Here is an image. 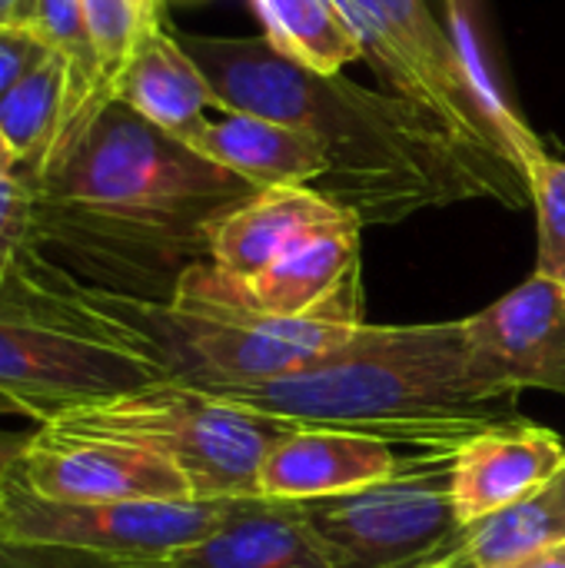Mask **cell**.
<instances>
[{"mask_svg":"<svg viewBox=\"0 0 565 568\" xmlns=\"http://www.w3.org/2000/svg\"><path fill=\"white\" fill-rule=\"evenodd\" d=\"M220 110L286 123L320 143L326 176L313 186L363 226H390L463 200L526 206V176L460 140L436 113L340 73L283 57L266 37L176 33Z\"/></svg>","mask_w":565,"mask_h":568,"instance_id":"6da1fadb","label":"cell"},{"mask_svg":"<svg viewBox=\"0 0 565 568\" xmlns=\"http://www.w3.org/2000/svg\"><path fill=\"white\" fill-rule=\"evenodd\" d=\"M37 183L33 253L83 286L167 303L206 230L256 193L113 100Z\"/></svg>","mask_w":565,"mask_h":568,"instance_id":"7a4b0ae2","label":"cell"},{"mask_svg":"<svg viewBox=\"0 0 565 568\" xmlns=\"http://www.w3.org/2000/svg\"><path fill=\"white\" fill-rule=\"evenodd\" d=\"M230 406L283 429H333L416 453H456L473 436L523 419L519 396L480 383L463 320L360 326L343 346L280 379L220 393Z\"/></svg>","mask_w":565,"mask_h":568,"instance_id":"3957f363","label":"cell"},{"mask_svg":"<svg viewBox=\"0 0 565 568\" xmlns=\"http://www.w3.org/2000/svg\"><path fill=\"white\" fill-rule=\"evenodd\" d=\"M70 296L143 356L163 383L230 393L280 379L343 346L363 326V280L313 316L260 313L236 276L210 260L186 266L167 303L93 290L60 273Z\"/></svg>","mask_w":565,"mask_h":568,"instance_id":"277c9868","label":"cell"},{"mask_svg":"<svg viewBox=\"0 0 565 568\" xmlns=\"http://www.w3.org/2000/svg\"><path fill=\"white\" fill-rule=\"evenodd\" d=\"M163 383L160 373L87 313L37 253L0 286V396L50 423L77 406Z\"/></svg>","mask_w":565,"mask_h":568,"instance_id":"5b68a950","label":"cell"},{"mask_svg":"<svg viewBox=\"0 0 565 568\" xmlns=\"http://www.w3.org/2000/svg\"><path fill=\"white\" fill-rule=\"evenodd\" d=\"M50 423L163 456L186 476L193 499H260V463L283 433L213 393L176 383L87 403Z\"/></svg>","mask_w":565,"mask_h":568,"instance_id":"8992f818","label":"cell"},{"mask_svg":"<svg viewBox=\"0 0 565 568\" xmlns=\"http://www.w3.org/2000/svg\"><path fill=\"white\" fill-rule=\"evenodd\" d=\"M450 473L453 453H416L386 483L300 503V513L336 568H413L463 536Z\"/></svg>","mask_w":565,"mask_h":568,"instance_id":"52a82bcc","label":"cell"},{"mask_svg":"<svg viewBox=\"0 0 565 568\" xmlns=\"http://www.w3.org/2000/svg\"><path fill=\"white\" fill-rule=\"evenodd\" d=\"M240 499L186 503H53L13 469L0 483V539L53 542L113 559L167 562L213 536Z\"/></svg>","mask_w":565,"mask_h":568,"instance_id":"ba28073f","label":"cell"},{"mask_svg":"<svg viewBox=\"0 0 565 568\" xmlns=\"http://www.w3.org/2000/svg\"><path fill=\"white\" fill-rule=\"evenodd\" d=\"M333 3L360 37L373 67H380V73L386 77L393 93L436 113L470 146L513 163L466 80L450 30L430 13L426 0H333Z\"/></svg>","mask_w":565,"mask_h":568,"instance_id":"9c48e42d","label":"cell"},{"mask_svg":"<svg viewBox=\"0 0 565 568\" xmlns=\"http://www.w3.org/2000/svg\"><path fill=\"white\" fill-rule=\"evenodd\" d=\"M20 479L53 503H186V476L163 456L40 423L17 463Z\"/></svg>","mask_w":565,"mask_h":568,"instance_id":"30bf717a","label":"cell"},{"mask_svg":"<svg viewBox=\"0 0 565 568\" xmlns=\"http://www.w3.org/2000/svg\"><path fill=\"white\" fill-rule=\"evenodd\" d=\"M470 369L480 383L565 396V286L533 273L523 286L463 320Z\"/></svg>","mask_w":565,"mask_h":568,"instance_id":"8fae6325","label":"cell"},{"mask_svg":"<svg viewBox=\"0 0 565 568\" xmlns=\"http://www.w3.org/2000/svg\"><path fill=\"white\" fill-rule=\"evenodd\" d=\"M565 463L563 439L536 423L516 419L493 426L453 453L450 499L466 529L549 486Z\"/></svg>","mask_w":565,"mask_h":568,"instance_id":"7c38bea8","label":"cell"},{"mask_svg":"<svg viewBox=\"0 0 565 568\" xmlns=\"http://www.w3.org/2000/svg\"><path fill=\"white\" fill-rule=\"evenodd\" d=\"M350 223L360 220L313 186H266L210 223L206 260L236 280H250L303 240Z\"/></svg>","mask_w":565,"mask_h":568,"instance_id":"4fadbf2b","label":"cell"},{"mask_svg":"<svg viewBox=\"0 0 565 568\" xmlns=\"http://www.w3.org/2000/svg\"><path fill=\"white\" fill-rule=\"evenodd\" d=\"M396 466L400 456L380 439L333 429H293L280 433L266 449L256 489L260 499L313 503L386 483Z\"/></svg>","mask_w":565,"mask_h":568,"instance_id":"5bb4252c","label":"cell"},{"mask_svg":"<svg viewBox=\"0 0 565 568\" xmlns=\"http://www.w3.org/2000/svg\"><path fill=\"white\" fill-rule=\"evenodd\" d=\"M170 568H336L300 503L240 499L203 542L167 559Z\"/></svg>","mask_w":565,"mask_h":568,"instance_id":"9a60e30c","label":"cell"},{"mask_svg":"<svg viewBox=\"0 0 565 568\" xmlns=\"http://www.w3.org/2000/svg\"><path fill=\"white\" fill-rule=\"evenodd\" d=\"M200 156L226 166L256 190L266 186H316L326 176V156L306 133L250 113L203 120L183 136Z\"/></svg>","mask_w":565,"mask_h":568,"instance_id":"2e32d148","label":"cell"},{"mask_svg":"<svg viewBox=\"0 0 565 568\" xmlns=\"http://www.w3.org/2000/svg\"><path fill=\"white\" fill-rule=\"evenodd\" d=\"M360 223L316 233L250 280H236L243 296L270 316H313L343 290L360 283ZM226 273V270H223Z\"/></svg>","mask_w":565,"mask_h":568,"instance_id":"e0dca14e","label":"cell"},{"mask_svg":"<svg viewBox=\"0 0 565 568\" xmlns=\"http://www.w3.org/2000/svg\"><path fill=\"white\" fill-rule=\"evenodd\" d=\"M120 100L176 140L193 133L206 120V110H220L203 70L183 50L176 33L163 30V23L133 57L120 87Z\"/></svg>","mask_w":565,"mask_h":568,"instance_id":"ac0fdd59","label":"cell"},{"mask_svg":"<svg viewBox=\"0 0 565 568\" xmlns=\"http://www.w3.org/2000/svg\"><path fill=\"white\" fill-rule=\"evenodd\" d=\"M446 30L456 47V57L466 70V80H470L476 100L483 103L500 143L506 146L509 160L526 176V170L539 156H546V146L529 130V123L519 116V110L513 106V100L506 97V90L500 83V73H496L493 53L486 43V30L480 23V0H446Z\"/></svg>","mask_w":565,"mask_h":568,"instance_id":"d6986e66","label":"cell"},{"mask_svg":"<svg viewBox=\"0 0 565 568\" xmlns=\"http://www.w3.org/2000/svg\"><path fill=\"white\" fill-rule=\"evenodd\" d=\"M263 37L293 63L316 73H340L366 57L360 37L343 20L333 0H250Z\"/></svg>","mask_w":565,"mask_h":568,"instance_id":"ffe728a7","label":"cell"},{"mask_svg":"<svg viewBox=\"0 0 565 568\" xmlns=\"http://www.w3.org/2000/svg\"><path fill=\"white\" fill-rule=\"evenodd\" d=\"M67 97V60L47 50L3 97H0V133L17 156V166L30 176L43 166Z\"/></svg>","mask_w":565,"mask_h":568,"instance_id":"44dd1931","label":"cell"},{"mask_svg":"<svg viewBox=\"0 0 565 568\" xmlns=\"http://www.w3.org/2000/svg\"><path fill=\"white\" fill-rule=\"evenodd\" d=\"M565 542V516L546 493L513 503L460 536L463 568H506Z\"/></svg>","mask_w":565,"mask_h":568,"instance_id":"7402d4cb","label":"cell"},{"mask_svg":"<svg viewBox=\"0 0 565 568\" xmlns=\"http://www.w3.org/2000/svg\"><path fill=\"white\" fill-rule=\"evenodd\" d=\"M83 13L100 90L113 103L143 40L163 23V0H83Z\"/></svg>","mask_w":565,"mask_h":568,"instance_id":"603a6c76","label":"cell"},{"mask_svg":"<svg viewBox=\"0 0 565 568\" xmlns=\"http://www.w3.org/2000/svg\"><path fill=\"white\" fill-rule=\"evenodd\" d=\"M529 196L536 206V273L565 286V160L539 156L526 170Z\"/></svg>","mask_w":565,"mask_h":568,"instance_id":"cb8c5ba5","label":"cell"},{"mask_svg":"<svg viewBox=\"0 0 565 568\" xmlns=\"http://www.w3.org/2000/svg\"><path fill=\"white\" fill-rule=\"evenodd\" d=\"M37 243V183L23 170H0V286H7Z\"/></svg>","mask_w":565,"mask_h":568,"instance_id":"d4e9b609","label":"cell"},{"mask_svg":"<svg viewBox=\"0 0 565 568\" xmlns=\"http://www.w3.org/2000/svg\"><path fill=\"white\" fill-rule=\"evenodd\" d=\"M0 568H170L167 562L113 559L100 552H83L53 542H20L0 539Z\"/></svg>","mask_w":565,"mask_h":568,"instance_id":"484cf974","label":"cell"},{"mask_svg":"<svg viewBox=\"0 0 565 568\" xmlns=\"http://www.w3.org/2000/svg\"><path fill=\"white\" fill-rule=\"evenodd\" d=\"M47 53V47L20 27L0 30V97Z\"/></svg>","mask_w":565,"mask_h":568,"instance_id":"4316f807","label":"cell"},{"mask_svg":"<svg viewBox=\"0 0 565 568\" xmlns=\"http://www.w3.org/2000/svg\"><path fill=\"white\" fill-rule=\"evenodd\" d=\"M30 433H13V429H0V483L17 469L23 449H27Z\"/></svg>","mask_w":565,"mask_h":568,"instance_id":"83f0119b","label":"cell"},{"mask_svg":"<svg viewBox=\"0 0 565 568\" xmlns=\"http://www.w3.org/2000/svg\"><path fill=\"white\" fill-rule=\"evenodd\" d=\"M506 568H565V542H556V546H549V549H543V552Z\"/></svg>","mask_w":565,"mask_h":568,"instance_id":"f1b7e54d","label":"cell"},{"mask_svg":"<svg viewBox=\"0 0 565 568\" xmlns=\"http://www.w3.org/2000/svg\"><path fill=\"white\" fill-rule=\"evenodd\" d=\"M27 13H30V0H0V30H10V27L23 30Z\"/></svg>","mask_w":565,"mask_h":568,"instance_id":"f546056e","label":"cell"},{"mask_svg":"<svg viewBox=\"0 0 565 568\" xmlns=\"http://www.w3.org/2000/svg\"><path fill=\"white\" fill-rule=\"evenodd\" d=\"M413 568H463L460 542H456L453 549H446V552H440V556H433V559H426V562H420V566H413Z\"/></svg>","mask_w":565,"mask_h":568,"instance_id":"4dcf8cb0","label":"cell"},{"mask_svg":"<svg viewBox=\"0 0 565 568\" xmlns=\"http://www.w3.org/2000/svg\"><path fill=\"white\" fill-rule=\"evenodd\" d=\"M543 493H546V496L553 499V506H556V509H559V513L565 516V463L559 466V473H556V476L549 479V486H546Z\"/></svg>","mask_w":565,"mask_h":568,"instance_id":"1f68e13d","label":"cell"},{"mask_svg":"<svg viewBox=\"0 0 565 568\" xmlns=\"http://www.w3.org/2000/svg\"><path fill=\"white\" fill-rule=\"evenodd\" d=\"M0 170H20V166H17L13 150H10V146H7V140H3V133H0Z\"/></svg>","mask_w":565,"mask_h":568,"instance_id":"d6a6232c","label":"cell"},{"mask_svg":"<svg viewBox=\"0 0 565 568\" xmlns=\"http://www.w3.org/2000/svg\"><path fill=\"white\" fill-rule=\"evenodd\" d=\"M0 416H20V409H17L10 399H3V396H0Z\"/></svg>","mask_w":565,"mask_h":568,"instance_id":"836d02e7","label":"cell"}]
</instances>
